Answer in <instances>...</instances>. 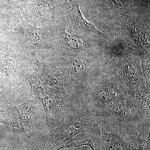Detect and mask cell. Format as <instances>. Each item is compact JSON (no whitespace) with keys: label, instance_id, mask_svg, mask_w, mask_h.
Returning <instances> with one entry per match:
<instances>
[{"label":"cell","instance_id":"cell-1","mask_svg":"<svg viewBox=\"0 0 150 150\" xmlns=\"http://www.w3.org/2000/svg\"><path fill=\"white\" fill-rule=\"evenodd\" d=\"M115 40L126 54L150 58V18L130 11L112 23Z\"/></svg>","mask_w":150,"mask_h":150},{"label":"cell","instance_id":"cell-2","mask_svg":"<svg viewBox=\"0 0 150 150\" xmlns=\"http://www.w3.org/2000/svg\"><path fill=\"white\" fill-rule=\"evenodd\" d=\"M26 79L30 89L42 103L47 127L51 130L64 123L83 105L81 96L56 91L42 83L34 74L28 75Z\"/></svg>","mask_w":150,"mask_h":150},{"label":"cell","instance_id":"cell-3","mask_svg":"<svg viewBox=\"0 0 150 150\" xmlns=\"http://www.w3.org/2000/svg\"><path fill=\"white\" fill-rule=\"evenodd\" d=\"M109 53L63 56L62 70L68 87L82 96L84 91L109 65Z\"/></svg>","mask_w":150,"mask_h":150},{"label":"cell","instance_id":"cell-4","mask_svg":"<svg viewBox=\"0 0 150 150\" xmlns=\"http://www.w3.org/2000/svg\"><path fill=\"white\" fill-rule=\"evenodd\" d=\"M99 124V117L83 105L64 123L43 137L42 150H54L56 147L64 145L75 136L83 133L99 137L101 131Z\"/></svg>","mask_w":150,"mask_h":150},{"label":"cell","instance_id":"cell-5","mask_svg":"<svg viewBox=\"0 0 150 150\" xmlns=\"http://www.w3.org/2000/svg\"><path fill=\"white\" fill-rule=\"evenodd\" d=\"M127 95L119 79L108 65L84 91L82 98L83 105L96 113Z\"/></svg>","mask_w":150,"mask_h":150},{"label":"cell","instance_id":"cell-6","mask_svg":"<svg viewBox=\"0 0 150 150\" xmlns=\"http://www.w3.org/2000/svg\"><path fill=\"white\" fill-rule=\"evenodd\" d=\"M109 67L119 79L128 95L149 89L150 85L145 80L142 62L138 57L128 54L114 55Z\"/></svg>","mask_w":150,"mask_h":150},{"label":"cell","instance_id":"cell-7","mask_svg":"<svg viewBox=\"0 0 150 150\" xmlns=\"http://www.w3.org/2000/svg\"><path fill=\"white\" fill-rule=\"evenodd\" d=\"M67 23L57 25L56 35L63 56L80 55H100L109 52V45L95 40L88 34L79 35L66 31Z\"/></svg>","mask_w":150,"mask_h":150},{"label":"cell","instance_id":"cell-8","mask_svg":"<svg viewBox=\"0 0 150 150\" xmlns=\"http://www.w3.org/2000/svg\"><path fill=\"white\" fill-rule=\"evenodd\" d=\"M99 118L101 135L95 138V150H126L129 142L139 134L136 128Z\"/></svg>","mask_w":150,"mask_h":150},{"label":"cell","instance_id":"cell-9","mask_svg":"<svg viewBox=\"0 0 150 150\" xmlns=\"http://www.w3.org/2000/svg\"><path fill=\"white\" fill-rule=\"evenodd\" d=\"M95 114L100 118L137 129L144 121H149L142 118L128 95Z\"/></svg>","mask_w":150,"mask_h":150},{"label":"cell","instance_id":"cell-10","mask_svg":"<svg viewBox=\"0 0 150 150\" xmlns=\"http://www.w3.org/2000/svg\"><path fill=\"white\" fill-rule=\"evenodd\" d=\"M81 0H66L62 8L69 16L70 27L75 35H85L88 33H93L99 35L111 45L115 40L113 33H105L100 31L95 25L88 21L83 15L79 8Z\"/></svg>","mask_w":150,"mask_h":150},{"label":"cell","instance_id":"cell-11","mask_svg":"<svg viewBox=\"0 0 150 150\" xmlns=\"http://www.w3.org/2000/svg\"><path fill=\"white\" fill-rule=\"evenodd\" d=\"M14 29L18 38L28 49L38 51L44 49L45 46L44 33L40 28L33 26L25 20L19 10L16 12Z\"/></svg>","mask_w":150,"mask_h":150},{"label":"cell","instance_id":"cell-12","mask_svg":"<svg viewBox=\"0 0 150 150\" xmlns=\"http://www.w3.org/2000/svg\"><path fill=\"white\" fill-rule=\"evenodd\" d=\"M34 74L42 83L58 92L75 94L67 86L62 70L55 66L38 62L33 67Z\"/></svg>","mask_w":150,"mask_h":150},{"label":"cell","instance_id":"cell-13","mask_svg":"<svg viewBox=\"0 0 150 150\" xmlns=\"http://www.w3.org/2000/svg\"><path fill=\"white\" fill-rule=\"evenodd\" d=\"M38 97L30 89L29 98L24 103L18 105H11L16 110L21 123V129L29 137L34 131L36 121V108Z\"/></svg>","mask_w":150,"mask_h":150},{"label":"cell","instance_id":"cell-14","mask_svg":"<svg viewBox=\"0 0 150 150\" xmlns=\"http://www.w3.org/2000/svg\"><path fill=\"white\" fill-rule=\"evenodd\" d=\"M150 89L140 90L128 95L144 120L150 121Z\"/></svg>","mask_w":150,"mask_h":150},{"label":"cell","instance_id":"cell-15","mask_svg":"<svg viewBox=\"0 0 150 150\" xmlns=\"http://www.w3.org/2000/svg\"><path fill=\"white\" fill-rule=\"evenodd\" d=\"M16 60L13 53L8 48L0 49V73L11 77L15 74Z\"/></svg>","mask_w":150,"mask_h":150},{"label":"cell","instance_id":"cell-16","mask_svg":"<svg viewBox=\"0 0 150 150\" xmlns=\"http://www.w3.org/2000/svg\"><path fill=\"white\" fill-rule=\"evenodd\" d=\"M150 137L139 134L129 142L126 150H150Z\"/></svg>","mask_w":150,"mask_h":150},{"label":"cell","instance_id":"cell-17","mask_svg":"<svg viewBox=\"0 0 150 150\" xmlns=\"http://www.w3.org/2000/svg\"><path fill=\"white\" fill-rule=\"evenodd\" d=\"M9 109L0 110V123L16 129H21L17 119Z\"/></svg>","mask_w":150,"mask_h":150},{"label":"cell","instance_id":"cell-18","mask_svg":"<svg viewBox=\"0 0 150 150\" xmlns=\"http://www.w3.org/2000/svg\"><path fill=\"white\" fill-rule=\"evenodd\" d=\"M110 10L114 12L115 17H120L127 13L126 0H105Z\"/></svg>","mask_w":150,"mask_h":150},{"label":"cell","instance_id":"cell-19","mask_svg":"<svg viewBox=\"0 0 150 150\" xmlns=\"http://www.w3.org/2000/svg\"><path fill=\"white\" fill-rule=\"evenodd\" d=\"M95 136L94 140H93L91 138H86L81 141L71 142L69 144L62 145L57 150L87 146L90 148L91 150H95Z\"/></svg>","mask_w":150,"mask_h":150},{"label":"cell","instance_id":"cell-20","mask_svg":"<svg viewBox=\"0 0 150 150\" xmlns=\"http://www.w3.org/2000/svg\"><path fill=\"white\" fill-rule=\"evenodd\" d=\"M11 1L12 0H0V8L8 5Z\"/></svg>","mask_w":150,"mask_h":150},{"label":"cell","instance_id":"cell-21","mask_svg":"<svg viewBox=\"0 0 150 150\" xmlns=\"http://www.w3.org/2000/svg\"><path fill=\"white\" fill-rule=\"evenodd\" d=\"M2 88V86H0V95H1V90Z\"/></svg>","mask_w":150,"mask_h":150},{"label":"cell","instance_id":"cell-22","mask_svg":"<svg viewBox=\"0 0 150 150\" xmlns=\"http://www.w3.org/2000/svg\"><path fill=\"white\" fill-rule=\"evenodd\" d=\"M135 1H136L138 2H139L140 1V0H135Z\"/></svg>","mask_w":150,"mask_h":150},{"label":"cell","instance_id":"cell-23","mask_svg":"<svg viewBox=\"0 0 150 150\" xmlns=\"http://www.w3.org/2000/svg\"><path fill=\"white\" fill-rule=\"evenodd\" d=\"M87 149H85V148H84V149H83V150H87Z\"/></svg>","mask_w":150,"mask_h":150}]
</instances>
